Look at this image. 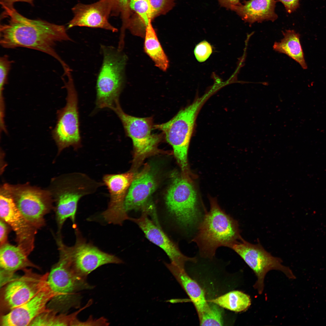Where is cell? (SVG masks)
I'll use <instances>...</instances> for the list:
<instances>
[{
    "mask_svg": "<svg viewBox=\"0 0 326 326\" xmlns=\"http://www.w3.org/2000/svg\"><path fill=\"white\" fill-rule=\"evenodd\" d=\"M12 61L7 55L0 58V97H3V91L5 85L7 82L8 76L11 68Z\"/></svg>",
    "mask_w": 326,
    "mask_h": 326,
    "instance_id": "cell-29",
    "label": "cell"
},
{
    "mask_svg": "<svg viewBox=\"0 0 326 326\" xmlns=\"http://www.w3.org/2000/svg\"><path fill=\"white\" fill-rule=\"evenodd\" d=\"M57 312L49 308L37 317L30 326H72L77 314L75 312L70 315H58Z\"/></svg>",
    "mask_w": 326,
    "mask_h": 326,
    "instance_id": "cell-26",
    "label": "cell"
},
{
    "mask_svg": "<svg viewBox=\"0 0 326 326\" xmlns=\"http://www.w3.org/2000/svg\"><path fill=\"white\" fill-rule=\"evenodd\" d=\"M0 217L14 232L17 245L29 256L34 248L38 229L20 212L4 184L0 190Z\"/></svg>",
    "mask_w": 326,
    "mask_h": 326,
    "instance_id": "cell-14",
    "label": "cell"
},
{
    "mask_svg": "<svg viewBox=\"0 0 326 326\" xmlns=\"http://www.w3.org/2000/svg\"><path fill=\"white\" fill-rule=\"evenodd\" d=\"M171 179L165 198L167 209L179 226L190 229L201 221L202 213L197 191L190 177L174 171Z\"/></svg>",
    "mask_w": 326,
    "mask_h": 326,
    "instance_id": "cell-5",
    "label": "cell"
},
{
    "mask_svg": "<svg viewBox=\"0 0 326 326\" xmlns=\"http://www.w3.org/2000/svg\"><path fill=\"white\" fill-rule=\"evenodd\" d=\"M115 6V0H99L89 4L78 3L72 9L74 14L68 24V29L74 27H86L105 29L113 32L117 29L109 21Z\"/></svg>",
    "mask_w": 326,
    "mask_h": 326,
    "instance_id": "cell-16",
    "label": "cell"
},
{
    "mask_svg": "<svg viewBox=\"0 0 326 326\" xmlns=\"http://www.w3.org/2000/svg\"><path fill=\"white\" fill-rule=\"evenodd\" d=\"M209 309L198 316L201 326H222L223 321L222 311L221 307L208 301Z\"/></svg>",
    "mask_w": 326,
    "mask_h": 326,
    "instance_id": "cell-27",
    "label": "cell"
},
{
    "mask_svg": "<svg viewBox=\"0 0 326 326\" xmlns=\"http://www.w3.org/2000/svg\"><path fill=\"white\" fill-rule=\"evenodd\" d=\"M104 185L87 174L74 172L62 175L52 179L48 190L52 197L57 225L61 234L63 224L69 219L75 227V216L79 201L92 194Z\"/></svg>",
    "mask_w": 326,
    "mask_h": 326,
    "instance_id": "cell-2",
    "label": "cell"
},
{
    "mask_svg": "<svg viewBox=\"0 0 326 326\" xmlns=\"http://www.w3.org/2000/svg\"><path fill=\"white\" fill-rule=\"evenodd\" d=\"M103 60L96 83L97 108L112 109L119 101L124 82L126 56L111 46H102Z\"/></svg>",
    "mask_w": 326,
    "mask_h": 326,
    "instance_id": "cell-6",
    "label": "cell"
},
{
    "mask_svg": "<svg viewBox=\"0 0 326 326\" xmlns=\"http://www.w3.org/2000/svg\"><path fill=\"white\" fill-rule=\"evenodd\" d=\"M130 9L135 12L146 29L149 22L152 20L151 9L149 0H129Z\"/></svg>",
    "mask_w": 326,
    "mask_h": 326,
    "instance_id": "cell-28",
    "label": "cell"
},
{
    "mask_svg": "<svg viewBox=\"0 0 326 326\" xmlns=\"http://www.w3.org/2000/svg\"><path fill=\"white\" fill-rule=\"evenodd\" d=\"M211 92L195 99L182 109L171 119L164 123L154 125V129L161 130L172 147L182 173L188 174L187 155L196 120L202 106L212 94Z\"/></svg>",
    "mask_w": 326,
    "mask_h": 326,
    "instance_id": "cell-4",
    "label": "cell"
},
{
    "mask_svg": "<svg viewBox=\"0 0 326 326\" xmlns=\"http://www.w3.org/2000/svg\"><path fill=\"white\" fill-rule=\"evenodd\" d=\"M284 6L287 11L290 13L295 11L299 6V0H278Z\"/></svg>",
    "mask_w": 326,
    "mask_h": 326,
    "instance_id": "cell-34",
    "label": "cell"
},
{
    "mask_svg": "<svg viewBox=\"0 0 326 326\" xmlns=\"http://www.w3.org/2000/svg\"><path fill=\"white\" fill-rule=\"evenodd\" d=\"M75 233V242L71 247L64 243L61 236H57L55 238L59 254L66 259L73 270L80 277L86 279L91 272L104 264L123 263L117 256L87 242L77 228Z\"/></svg>",
    "mask_w": 326,
    "mask_h": 326,
    "instance_id": "cell-8",
    "label": "cell"
},
{
    "mask_svg": "<svg viewBox=\"0 0 326 326\" xmlns=\"http://www.w3.org/2000/svg\"><path fill=\"white\" fill-rule=\"evenodd\" d=\"M57 296L47 283L30 300L8 313L0 315L1 326H30L37 317L49 309L47 307L48 303Z\"/></svg>",
    "mask_w": 326,
    "mask_h": 326,
    "instance_id": "cell-18",
    "label": "cell"
},
{
    "mask_svg": "<svg viewBox=\"0 0 326 326\" xmlns=\"http://www.w3.org/2000/svg\"><path fill=\"white\" fill-rule=\"evenodd\" d=\"M23 271L22 276L12 279L1 286L0 315L30 300L47 284L49 273L40 274L28 268Z\"/></svg>",
    "mask_w": 326,
    "mask_h": 326,
    "instance_id": "cell-12",
    "label": "cell"
},
{
    "mask_svg": "<svg viewBox=\"0 0 326 326\" xmlns=\"http://www.w3.org/2000/svg\"><path fill=\"white\" fill-rule=\"evenodd\" d=\"M11 229L5 222L0 219V246L8 242V235Z\"/></svg>",
    "mask_w": 326,
    "mask_h": 326,
    "instance_id": "cell-32",
    "label": "cell"
},
{
    "mask_svg": "<svg viewBox=\"0 0 326 326\" xmlns=\"http://www.w3.org/2000/svg\"><path fill=\"white\" fill-rule=\"evenodd\" d=\"M120 119L126 135L130 137L133 147V170L137 168L146 158L153 155L166 153L158 148L164 137L161 134H153L152 117L141 118L126 113L118 102L112 109Z\"/></svg>",
    "mask_w": 326,
    "mask_h": 326,
    "instance_id": "cell-7",
    "label": "cell"
},
{
    "mask_svg": "<svg viewBox=\"0 0 326 326\" xmlns=\"http://www.w3.org/2000/svg\"><path fill=\"white\" fill-rule=\"evenodd\" d=\"M283 38L274 43L273 48L276 51L285 54L299 63L304 69L307 68L300 40V35L293 30L283 32Z\"/></svg>",
    "mask_w": 326,
    "mask_h": 326,
    "instance_id": "cell-23",
    "label": "cell"
},
{
    "mask_svg": "<svg viewBox=\"0 0 326 326\" xmlns=\"http://www.w3.org/2000/svg\"><path fill=\"white\" fill-rule=\"evenodd\" d=\"M4 9L2 17L8 20L7 23L0 24V43L3 47H22L39 51L57 60L64 69L68 67L55 49L57 43L71 40L64 26L27 18L14 7Z\"/></svg>",
    "mask_w": 326,
    "mask_h": 326,
    "instance_id": "cell-1",
    "label": "cell"
},
{
    "mask_svg": "<svg viewBox=\"0 0 326 326\" xmlns=\"http://www.w3.org/2000/svg\"><path fill=\"white\" fill-rule=\"evenodd\" d=\"M66 75L64 82L67 91L65 106L57 112V121L52 131V135L58 148L59 154L70 146L75 151L82 146L79 129L78 94L71 72Z\"/></svg>",
    "mask_w": 326,
    "mask_h": 326,
    "instance_id": "cell-9",
    "label": "cell"
},
{
    "mask_svg": "<svg viewBox=\"0 0 326 326\" xmlns=\"http://www.w3.org/2000/svg\"><path fill=\"white\" fill-rule=\"evenodd\" d=\"M165 264L189 297L198 316L208 310L209 307V302L206 299L204 291L188 275L184 268H180L171 263H165Z\"/></svg>",
    "mask_w": 326,
    "mask_h": 326,
    "instance_id": "cell-22",
    "label": "cell"
},
{
    "mask_svg": "<svg viewBox=\"0 0 326 326\" xmlns=\"http://www.w3.org/2000/svg\"><path fill=\"white\" fill-rule=\"evenodd\" d=\"M276 3L275 0L245 1L243 4L233 6L231 10L250 24L265 20L273 21L278 17L275 11Z\"/></svg>",
    "mask_w": 326,
    "mask_h": 326,
    "instance_id": "cell-21",
    "label": "cell"
},
{
    "mask_svg": "<svg viewBox=\"0 0 326 326\" xmlns=\"http://www.w3.org/2000/svg\"><path fill=\"white\" fill-rule=\"evenodd\" d=\"M149 208L144 209L142 211L139 217H130V220L138 225L149 241L165 252L171 261V263L179 267L184 268L186 262H196V258L186 256L181 252L177 245L170 239L162 229L157 222V218L154 220L149 218Z\"/></svg>",
    "mask_w": 326,
    "mask_h": 326,
    "instance_id": "cell-17",
    "label": "cell"
},
{
    "mask_svg": "<svg viewBox=\"0 0 326 326\" xmlns=\"http://www.w3.org/2000/svg\"><path fill=\"white\" fill-rule=\"evenodd\" d=\"M221 6L231 9L232 7L237 5L241 3L240 0H218Z\"/></svg>",
    "mask_w": 326,
    "mask_h": 326,
    "instance_id": "cell-36",
    "label": "cell"
},
{
    "mask_svg": "<svg viewBox=\"0 0 326 326\" xmlns=\"http://www.w3.org/2000/svg\"><path fill=\"white\" fill-rule=\"evenodd\" d=\"M58 261L49 273L47 282L51 289L58 295L53 301L59 305L71 307L75 305L73 301L76 297V292L92 288L86 279L77 275L73 270L66 259L59 254Z\"/></svg>",
    "mask_w": 326,
    "mask_h": 326,
    "instance_id": "cell-13",
    "label": "cell"
},
{
    "mask_svg": "<svg viewBox=\"0 0 326 326\" xmlns=\"http://www.w3.org/2000/svg\"><path fill=\"white\" fill-rule=\"evenodd\" d=\"M19 246L8 242L0 246L1 284L3 285L12 279L15 273L28 268L40 269L32 263Z\"/></svg>",
    "mask_w": 326,
    "mask_h": 326,
    "instance_id": "cell-20",
    "label": "cell"
},
{
    "mask_svg": "<svg viewBox=\"0 0 326 326\" xmlns=\"http://www.w3.org/2000/svg\"><path fill=\"white\" fill-rule=\"evenodd\" d=\"M152 19L168 10L172 5L174 0H149Z\"/></svg>",
    "mask_w": 326,
    "mask_h": 326,
    "instance_id": "cell-30",
    "label": "cell"
},
{
    "mask_svg": "<svg viewBox=\"0 0 326 326\" xmlns=\"http://www.w3.org/2000/svg\"><path fill=\"white\" fill-rule=\"evenodd\" d=\"M133 171L120 174H107L103 177V182L108 190L110 201L106 210L101 215L108 224L121 225L126 220H130L124 208L125 198L134 177Z\"/></svg>",
    "mask_w": 326,
    "mask_h": 326,
    "instance_id": "cell-15",
    "label": "cell"
},
{
    "mask_svg": "<svg viewBox=\"0 0 326 326\" xmlns=\"http://www.w3.org/2000/svg\"><path fill=\"white\" fill-rule=\"evenodd\" d=\"M212 52L211 46L206 41H202L198 44L194 50L196 58L198 61L201 62L206 60Z\"/></svg>",
    "mask_w": 326,
    "mask_h": 326,
    "instance_id": "cell-31",
    "label": "cell"
},
{
    "mask_svg": "<svg viewBox=\"0 0 326 326\" xmlns=\"http://www.w3.org/2000/svg\"><path fill=\"white\" fill-rule=\"evenodd\" d=\"M33 1L34 0H0V4L2 8L4 9L13 7L14 3L18 2H27L33 5Z\"/></svg>",
    "mask_w": 326,
    "mask_h": 326,
    "instance_id": "cell-35",
    "label": "cell"
},
{
    "mask_svg": "<svg viewBox=\"0 0 326 326\" xmlns=\"http://www.w3.org/2000/svg\"><path fill=\"white\" fill-rule=\"evenodd\" d=\"M157 182L149 164H145L135 175L127 192L124 203L126 211H142L149 206V200L156 189Z\"/></svg>",
    "mask_w": 326,
    "mask_h": 326,
    "instance_id": "cell-19",
    "label": "cell"
},
{
    "mask_svg": "<svg viewBox=\"0 0 326 326\" xmlns=\"http://www.w3.org/2000/svg\"><path fill=\"white\" fill-rule=\"evenodd\" d=\"M210 204L192 241L197 244L202 257L212 259L219 247L229 248L242 238L237 221L226 213L215 200L211 199Z\"/></svg>",
    "mask_w": 326,
    "mask_h": 326,
    "instance_id": "cell-3",
    "label": "cell"
},
{
    "mask_svg": "<svg viewBox=\"0 0 326 326\" xmlns=\"http://www.w3.org/2000/svg\"><path fill=\"white\" fill-rule=\"evenodd\" d=\"M144 50L155 66L166 71L168 67L169 60L159 41L151 21L147 26L144 36Z\"/></svg>",
    "mask_w": 326,
    "mask_h": 326,
    "instance_id": "cell-24",
    "label": "cell"
},
{
    "mask_svg": "<svg viewBox=\"0 0 326 326\" xmlns=\"http://www.w3.org/2000/svg\"><path fill=\"white\" fill-rule=\"evenodd\" d=\"M108 323L106 319L104 318H100L93 320H90L88 321L82 322L78 321L76 319L73 323V325H107Z\"/></svg>",
    "mask_w": 326,
    "mask_h": 326,
    "instance_id": "cell-33",
    "label": "cell"
},
{
    "mask_svg": "<svg viewBox=\"0 0 326 326\" xmlns=\"http://www.w3.org/2000/svg\"><path fill=\"white\" fill-rule=\"evenodd\" d=\"M209 301L221 307L236 312L245 311L251 304L250 296L238 290L230 291Z\"/></svg>",
    "mask_w": 326,
    "mask_h": 326,
    "instance_id": "cell-25",
    "label": "cell"
},
{
    "mask_svg": "<svg viewBox=\"0 0 326 326\" xmlns=\"http://www.w3.org/2000/svg\"><path fill=\"white\" fill-rule=\"evenodd\" d=\"M229 248L237 254L254 272L257 280L253 287L260 295L264 290L265 276L269 271L279 270L289 279L296 278L292 270L282 264L281 259L272 255L259 243L253 244L242 238Z\"/></svg>",
    "mask_w": 326,
    "mask_h": 326,
    "instance_id": "cell-11",
    "label": "cell"
},
{
    "mask_svg": "<svg viewBox=\"0 0 326 326\" xmlns=\"http://www.w3.org/2000/svg\"><path fill=\"white\" fill-rule=\"evenodd\" d=\"M7 133V132L6 133Z\"/></svg>",
    "mask_w": 326,
    "mask_h": 326,
    "instance_id": "cell-37",
    "label": "cell"
},
{
    "mask_svg": "<svg viewBox=\"0 0 326 326\" xmlns=\"http://www.w3.org/2000/svg\"><path fill=\"white\" fill-rule=\"evenodd\" d=\"M5 185L26 219L37 229L43 227L45 223V216L54 207L49 191L27 183Z\"/></svg>",
    "mask_w": 326,
    "mask_h": 326,
    "instance_id": "cell-10",
    "label": "cell"
}]
</instances>
